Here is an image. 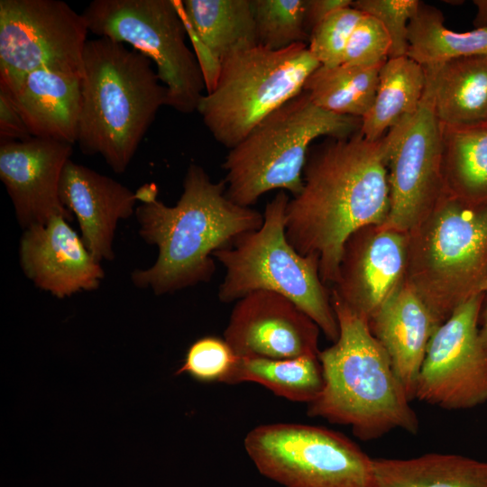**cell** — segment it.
<instances>
[{
  "label": "cell",
  "instance_id": "6da1fadb",
  "mask_svg": "<svg viewBox=\"0 0 487 487\" xmlns=\"http://www.w3.org/2000/svg\"><path fill=\"white\" fill-rule=\"evenodd\" d=\"M389 132L366 140L360 132L328 138L309 150L301 191L286 208V236L302 255L319 259L322 281L333 286L344 245L355 231L381 225L390 212Z\"/></svg>",
  "mask_w": 487,
  "mask_h": 487
},
{
  "label": "cell",
  "instance_id": "7a4b0ae2",
  "mask_svg": "<svg viewBox=\"0 0 487 487\" xmlns=\"http://www.w3.org/2000/svg\"><path fill=\"white\" fill-rule=\"evenodd\" d=\"M182 187L174 206L154 195L135 208L140 236L159 253L150 268L134 270L131 280L155 295L209 281L216 271L213 253L263 223L259 211L227 198L225 179L212 181L196 163L189 164Z\"/></svg>",
  "mask_w": 487,
  "mask_h": 487
},
{
  "label": "cell",
  "instance_id": "3957f363",
  "mask_svg": "<svg viewBox=\"0 0 487 487\" xmlns=\"http://www.w3.org/2000/svg\"><path fill=\"white\" fill-rule=\"evenodd\" d=\"M330 295L339 335L318 354L324 384L308 404L307 414L349 426L363 441L378 439L397 428L418 433V416L368 321Z\"/></svg>",
  "mask_w": 487,
  "mask_h": 487
},
{
  "label": "cell",
  "instance_id": "277c9868",
  "mask_svg": "<svg viewBox=\"0 0 487 487\" xmlns=\"http://www.w3.org/2000/svg\"><path fill=\"white\" fill-rule=\"evenodd\" d=\"M162 106L167 88L146 56L109 38L87 40L77 141L84 154L124 172Z\"/></svg>",
  "mask_w": 487,
  "mask_h": 487
},
{
  "label": "cell",
  "instance_id": "5b68a950",
  "mask_svg": "<svg viewBox=\"0 0 487 487\" xmlns=\"http://www.w3.org/2000/svg\"><path fill=\"white\" fill-rule=\"evenodd\" d=\"M407 236L406 281L441 325L487 277V204L445 190Z\"/></svg>",
  "mask_w": 487,
  "mask_h": 487
},
{
  "label": "cell",
  "instance_id": "8992f818",
  "mask_svg": "<svg viewBox=\"0 0 487 487\" xmlns=\"http://www.w3.org/2000/svg\"><path fill=\"white\" fill-rule=\"evenodd\" d=\"M361 123L320 108L303 90L229 150L223 163L227 198L251 207L271 190L297 196L311 143L319 137H349L360 131Z\"/></svg>",
  "mask_w": 487,
  "mask_h": 487
},
{
  "label": "cell",
  "instance_id": "52a82bcc",
  "mask_svg": "<svg viewBox=\"0 0 487 487\" xmlns=\"http://www.w3.org/2000/svg\"><path fill=\"white\" fill-rule=\"evenodd\" d=\"M289 200L285 191H278L267 203L259 229L239 235L231 245L213 253L225 270L217 296L221 302L231 303L256 290L280 294L334 343L339 326L330 292L320 278L318 256L300 254L286 236Z\"/></svg>",
  "mask_w": 487,
  "mask_h": 487
},
{
  "label": "cell",
  "instance_id": "ba28073f",
  "mask_svg": "<svg viewBox=\"0 0 487 487\" xmlns=\"http://www.w3.org/2000/svg\"><path fill=\"white\" fill-rule=\"evenodd\" d=\"M320 63L308 44L272 51L242 45L221 60L214 87L197 112L215 140L231 150L264 118L303 92Z\"/></svg>",
  "mask_w": 487,
  "mask_h": 487
},
{
  "label": "cell",
  "instance_id": "9c48e42d",
  "mask_svg": "<svg viewBox=\"0 0 487 487\" xmlns=\"http://www.w3.org/2000/svg\"><path fill=\"white\" fill-rule=\"evenodd\" d=\"M90 32L123 42L146 56L167 88V106L197 111L206 88L201 66L186 44L187 28L177 1L94 0L82 13Z\"/></svg>",
  "mask_w": 487,
  "mask_h": 487
},
{
  "label": "cell",
  "instance_id": "30bf717a",
  "mask_svg": "<svg viewBox=\"0 0 487 487\" xmlns=\"http://www.w3.org/2000/svg\"><path fill=\"white\" fill-rule=\"evenodd\" d=\"M244 446L258 471L285 487H372V458L326 427L260 425L247 433Z\"/></svg>",
  "mask_w": 487,
  "mask_h": 487
},
{
  "label": "cell",
  "instance_id": "8fae6325",
  "mask_svg": "<svg viewBox=\"0 0 487 487\" xmlns=\"http://www.w3.org/2000/svg\"><path fill=\"white\" fill-rule=\"evenodd\" d=\"M82 14L60 0L0 1V88L13 92L42 68L83 76L88 32Z\"/></svg>",
  "mask_w": 487,
  "mask_h": 487
},
{
  "label": "cell",
  "instance_id": "7c38bea8",
  "mask_svg": "<svg viewBox=\"0 0 487 487\" xmlns=\"http://www.w3.org/2000/svg\"><path fill=\"white\" fill-rule=\"evenodd\" d=\"M486 295L459 306L433 334L418 373L415 399L446 410L487 401V346L479 336Z\"/></svg>",
  "mask_w": 487,
  "mask_h": 487
},
{
  "label": "cell",
  "instance_id": "4fadbf2b",
  "mask_svg": "<svg viewBox=\"0 0 487 487\" xmlns=\"http://www.w3.org/2000/svg\"><path fill=\"white\" fill-rule=\"evenodd\" d=\"M389 133L390 212L381 225L407 233L446 190L441 124L427 82L418 111Z\"/></svg>",
  "mask_w": 487,
  "mask_h": 487
},
{
  "label": "cell",
  "instance_id": "5bb4252c",
  "mask_svg": "<svg viewBox=\"0 0 487 487\" xmlns=\"http://www.w3.org/2000/svg\"><path fill=\"white\" fill-rule=\"evenodd\" d=\"M320 331L286 297L256 290L235 302L224 339L237 357L289 359L318 355Z\"/></svg>",
  "mask_w": 487,
  "mask_h": 487
},
{
  "label": "cell",
  "instance_id": "9a60e30c",
  "mask_svg": "<svg viewBox=\"0 0 487 487\" xmlns=\"http://www.w3.org/2000/svg\"><path fill=\"white\" fill-rule=\"evenodd\" d=\"M407 233L368 225L346 240L331 292L368 322L406 280Z\"/></svg>",
  "mask_w": 487,
  "mask_h": 487
},
{
  "label": "cell",
  "instance_id": "2e32d148",
  "mask_svg": "<svg viewBox=\"0 0 487 487\" xmlns=\"http://www.w3.org/2000/svg\"><path fill=\"white\" fill-rule=\"evenodd\" d=\"M72 150L70 143L36 137L1 142L0 179L23 230L58 216L73 220L59 194Z\"/></svg>",
  "mask_w": 487,
  "mask_h": 487
},
{
  "label": "cell",
  "instance_id": "e0dca14e",
  "mask_svg": "<svg viewBox=\"0 0 487 487\" xmlns=\"http://www.w3.org/2000/svg\"><path fill=\"white\" fill-rule=\"evenodd\" d=\"M58 216L23 230L19 261L24 275L39 289L63 299L96 289L105 272L81 237Z\"/></svg>",
  "mask_w": 487,
  "mask_h": 487
},
{
  "label": "cell",
  "instance_id": "ac0fdd59",
  "mask_svg": "<svg viewBox=\"0 0 487 487\" xmlns=\"http://www.w3.org/2000/svg\"><path fill=\"white\" fill-rule=\"evenodd\" d=\"M59 194L64 207L75 215L80 237L93 257L98 262L114 260L117 223L135 212L136 193L69 159L61 173Z\"/></svg>",
  "mask_w": 487,
  "mask_h": 487
},
{
  "label": "cell",
  "instance_id": "d6986e66",
  "mask_svg": "<svg viewBox=\"0 0 487 487\" xmlns=\"http://www.w3.org/2000/svg\"><path fill=\"white\" fill-rule=\"evenodd\" d=\"M368 324L412 400L429 341L440 325L406 280Z\"/></svg>",
  "mask_w": 487,
  "mask_h": 487
},
{
  "label": "cell",
  "instance_id": "ffe728a7",
  "mask_svg": "<svg viewBox=\"0 0 487 487\" xmlns=\"http://www.w3.org/2000/svg\"><path fill=\"white\" fill-rule=\"evenodd\" d=\"M81 81L75 73L42 68L27 74L13 92L5 91L32 137L73 145L78 134Z\"/></svg>",
  "mask_w": 487,
  "mask_h": 487
},
{
  "label": "cell",
  "instance_id": "44dd1931",
  "mask_svg": "<svg viewBox=\"0 0 487 487\" xmlns=\"http://www.w3.org/2000/svg\"><path fill=\"white\" fill-rule=\"evenodd\" d=\"M188 35L196 46L207 92L215 85L222 59L242 45L258 44L252 0L178 2Z\"/></svg>",
  "mask_w": 487,
  "mask_h": 487
},
{
  "label": "cell",
  "instance_id": "7402d4cb",
  "mask_svg": "<svg viewBox=\"0 0 487 487\" xmlns=\"http://www.w3.org/2000/svg\"><path fill=\"white\" fill-rule=\"evenodd\" d=\"M423 67L435 115L442 124L466 127L487 123V56Z\"/></svg>",
  "mask_w": 487,
  "mask_h": 487
},
{
  "label": "cell",
  "instance_id": "603a6c76",
  "mask_svg": "<svg viewBox=\"0 0 487 487\" xmlns=\"http://www.w3.org/2000/svg\"><path fill=\"white\" fill-rule=\"evenodd\" d=\"M372 487H487V462L438 453L375 458Z\"/></svg>",
  "mask_w": 487,
  "mask_h": 487
},
{
  "label": "cell",
  "instance_id": "cb8c5ba5",
  "mask_svg": "<svg viewBox=\"0 0 487 487\" xmlns=\"http://www.w3.org/2000/svg\"><path fill=\"white\" fill-rule=\"evenodd\" d=\"M426 82L424 67L409 56L388 59L380 69L375 97L362 118L360 133L374 142L412 116L423 100Z\"/></svg>",
  "mask_w": 487,
  "mask_h": 487
},
{
  "label": "cell",
  "instance_id": "d4e9b609",
  "mask_svg": "<svg viewBox=\"0 0 487 487\" xmlns=\"http://www.w3.org/2000/svg\"><path fill=\"white\" fill-rule=\"evenodd\" d=\"M441 133L446 190L467 203L487 204V123L466 127L441 124Z\"/></svg>",
  "mask_w": 487,
  "mask_h": 487
},
{
  "label": "cell",
  "instance_id": "484cf974",
  "mask_svg": "<svg viewBox=\"0 0 487 487\" xmlns=\"http://www.w3.org/2000/svg\"><path fill=\"white\" fill-rule=\"evenodd\" d=\"M255 382L290 401H313L320 393L323 372L318 355L289 359L238 357L224 383Z\"/></svg>",
  "mask_w": 487,
  "mask_h": 487
},
{
  "label": "cell",
  "instance_id": "4316f807",
  "mask_svg": "<svg viewBox=\"0 0 487 487\" xmlns=\"http://www.w3.org/2000/svg\"><path fill=\"white\" fill-rule=\"evenodd\" d=\"M409 58L422 66L450 60L487 56V28L455 32L445 25L441 11L421 2L409 23Z\"/></svg>",
  "mask_w": 487,
  "mask_h": 487
},
{
  "label": "cell",
  "instance_id": "83f0119b",
  "mask_svg": "<svg viewBox=\"0 0 487 487\" xmlns=\"http://www.w3.org/2000/svg\"><path fill=\"white\" fill-rule=\"evenodd\" d=\"M380 69L347 63L320 66L308 78L303 90L326 111L362 119L372 106Z\"/></svg>",
  "mask_w": 487,
  "mask_h": 487
},
{
  "label": "cell",
  "instance_id": "f1b7e54d",
  "mask_svg": "<svg viewBox=\"0 0 487 487\" xmlns=\"http://www.w3.org/2000/svg\"><path fill=\"white\" fill-rule=\"evenodd\" d=\"M307 0H252L258 44L278 51L308 44Z\"/></svg>",
  "mask_w": 487,
  "mask_h": 487
},
{
  "label": "cell",
  "instance_id": "f546056e",
  "mask_svg": "<svg viewBox=\"0 0 487 487\" xmlns=\"http://www.w3.org/2000/svg\"><path fill=\"white\" fill-rule=\"evenodd\" d=\"M237 356L224 338L207 335L193 342L175 375L188 374L204 383L223 382L234 366Z\"/></svg>",
  "mask_w": 487,
  "mask_h": 487
},
{
  "label": "cell",
  "instance_id": "4dcf8cb0",
  "mask_svg": "<svg viewBox=\"0 0 487 487\" xmlns=\"http://www.w3.org/2000/svg\"><path fill=\"white\" fill-rule=\"evenodd\" d=\"M363 14L353 6L345 7L312 30L308 48L321 66L335 67L343 62L348 41Z\"/></svg>",
  "mask_w": 487,
  "mask_h": 487
},
{
  "label": "cell",
  "instance_id": "1f68e13d",
  "mask_svg": "<svg viewBox=\"0 0 487 487\" xmlns=\"http://www.w3.org/2000/svg\"><path fill=\"white\" fill-rule=\"evenodd\" d=\"M420 4L418 0H356L352 6L381 23L391 43L390 58H397L408 55L409 23Z\"/></svg>",
  "mask_w": 487,
  "mask_h": 487
},
{
  "label": "cell",
  "instance_id": "d6a6232c",
  "mask_svg": "<svg viewBox=\"0 0 487 487\" xmlns=\"http://www.w3.org/2000/svg\"><path fill=\"white\" fill-rule=\"evenodd\" d=\"M391 40L381 23L363 14L345 49L343 62L365 68H380L390 58Z\"/></svg>",
  "mask_w": 487,
  "mask_h": 487
},
{
  "label": "cell",
  "instance_id": "836d02e7",
  "mask_svg": "<svg viewBox=\"0 0 487 487\" xmlns=\"http://www.w3.org/2000/svg\"><path fill=\"white\" fill-rule=\"evenodd\" d=\"M32 137L9 95L0 88L1 142L23 141Z\"/></svg>",
  "mask_w": 487,
  "mask_h": 487
},
{
  "label": "cell",
  "instance_id": "e575fe53",
  "mask_svg": "<svg viewBox=\"0 0 487 487\" xmlns=\"http://www.w3.org/2000/svg\"><path fill=\"white\" fill-rule=\"evenodd\" d=\"M352 0H307L305 22L310 34L312 30L335 11L352 6Z\"/></svg>",
  "mask_w": 487,
  "mask_h": 487
},
{
  "label": "cell",
  "instance_id": "d590c367",
  "mask_svg": "<svg viewBox=\"0 0 487 487\" xmlns=\"http://www.w3.org/2000/svg\"><path fill=\"white\" fill-rule=\"evenodd\" d=\"M476 14L473 19L475 28H487V0H474Z\"/></svg>",
  "mask_w": 487,
  "mask_h": 487
},
{
  "label": "cell",
  "instance_id": "8d00e7d4",
  "mask_svg": "<svg viewBox=\"0 0 487 487\" xmlns=\"http://www.w3.org/2000/svg\"><path fill=\"white\" fill-rule=\"evenodd\" d=\"M479 336L482 342L487 346V302L484 308H482L479 324Z\"/></svg>",
  "mask_w": 487,
  "mask_h": 487
},
{
  "label": "cell",
  "instance_id": "74e56055",
  "mask_svg": "<svg viewBox=\"0 0 487 487\" xmlns=\"http://www.w3.org/2000/svg\"><path fill=\"white\" fill-rule=\"evenodd\" d=\"M480 293H483L485 295H487V277L486 279L484 280V281L482 282L481 288H480Z\"/></svg>",
  "mask_w": 487,
  "mask_h": 487
}]
</instances>
